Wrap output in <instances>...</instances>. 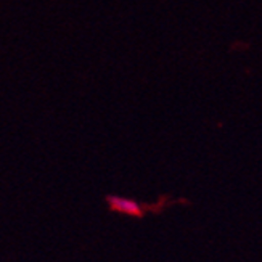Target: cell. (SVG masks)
Here are the masks:
<instances>
[{
	"mask_svg": "<svg viewBox=\"0 0 262 262\" xmlns=\"http://www.w3.org/2000/svg\"><path fill=\"white\" fill-rule=\"evenodd\" d=\"M172 203L170 200H163L159 204H151V206H143V204H140L139 201H135L132 198H124V196H106V204L110 211L113 212H118V214H124V215H130V217H137L140 219L145 215L146 209H150L151 212H159L164 204H169Z\"/></svg>",
	"mask_w": 262,
	"mask_h": 262,
	"instance_id": "1",
	"label": "cell"
}]
</instances>
